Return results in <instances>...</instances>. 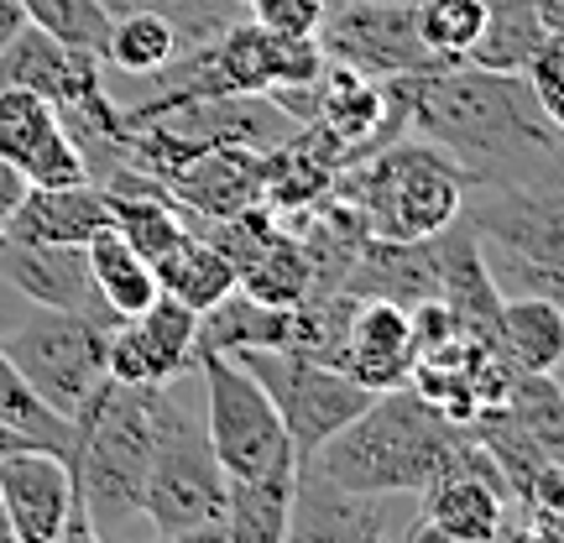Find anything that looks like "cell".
I'll use <instances>...</instances> for the list:
<instances>
[{
  "instance_id": "obj_1",
  "label": "cell",
  "mask_w": 564,
  "mask_h": 543,
  "mask_svg": "<svg viewBox=\"0 0 564 543\" xmlns=\"http://www.w3.org/2000/svg\"><path fill=\"white\" fill-rule=\"evenodd\" d=\"M387 141L413 131L440 146L465 183H512L564 162V131L549 126L523 74H491L476 63H434L382 79Z\"/></svg>"
},
{
  "instance_id": "obj_2",
  "label": "cell",
  "mask_w": 564,
  "mask_h": 543,
  "mask_svg": "<svg viewBox=\"0 0 564 543\" xmlns=\"http://www.w3.org/2000/svg\"><path fill=\"white\" fill-rule=\"evenodd\" d=\"M486 460L491 455H481L455 419L429 408L413 387H392L366 403L361 419L345 423L308 460V470L340 491H356V497H392V491H423L449 470L502 476V465Z\"/></svg>"
},
{
  "instance_id": "obj_3",
  "label": "cell",
  "mask_w": 564,
  "mask_h": 543,
  "mask_svg": "<svg viewBox=\"0 0 564 543\" xmlns=\"http://www.w3.org/2000/svg\"><path fill=\"white\" fill-rule=\"evenodd\" d=\"M167 413H173L167 387H137L105 377L95 403L74 419L68 465H74L79 497L100 533L141 518V491H147V476L158 460Z\"/></svg>"
},
{
  "instance_id": "obj_4",
  "label": "cell",
  "mask_w": 564,
  "mask_h": 543,
  "mask_svg": "<svg viewBox=\"0 0 564 543\" xmlns=\"http://www.w3.org/2000/svg\"><path fill=\"white\" fill-rule=\"evenodd\" d=\"M335 188L377 241H434L465 209V173L429 141L371 146L345 162Z\"/></svg>"
},
{
  "instance_id": "obj_5",
  "label": "cell",
  "mask_w": 564,
  "mask_h": 543,
  "mask_svg": "<svg viewBox=\"0 0 564 543\" xmlns=\"http://www.w3.org/2000/svg\"><path fill=\"white\" fill-rule=\"evenodd\" d=\"M460 215L491 246V278L507 272L518 293H564V162L512 183H465Z\"/></svg>"
},
{
  "instance_id": "obj_6",
  "label": "cell",
  "mask_w": 564,
  "mask_h": 543,
  "mask_svg": "<svg viewBox=\"0 0 564 543\" xmlns=\"http://www.w3.org/2000/svg\"><path fill=\"white\" fill-rule=\"evenodd\" d=\"M194 371L204 377V434L225 481H293L299 455L262 382L225 350H194Z\"/></svg>"
},
{
  "instance_id": "obj_7",
  "label": "cell",
  "mask_w": 564,
  "mask_h": 543,
  "mask_svg": "<svg viewBox=\"0 0 564 543\" xmlns=\"http://www.w3.org/2000/svg\"><path fill=\"white\" fill-rule=\"evenodd\" d=\"M0 350L11 356L21 382L68 423L95 403V392L110 377V329L63 308H42V303L11 319V329L0 335Z\"/></svg>"
},
{
  "instance_id": "obj_8",
  "label": "cell",
  "mask_w": 564,
  "mask_h": 543,
  "mask_svg": "<svg viewBox=\"0 0 564 543\" xmlns=\"http://www.w3.org/2000/svg\"><path fill=\"white\" fill-rule=\"evenodd\" d=\"M236 361L262 382V392L278 408L282 428L293 439V455L299 465H308L324 444L340 434L350 419H361L366 403L377 392H366L361 382H350L340 366L314 361V356H299V350H278V345H262V350H241Z\"/></svg>"
},
{
  "instance_id": "obj_9",
  "label": "cell",
  "mask_w": 564,
  "mask_h": 543,
  "mask_svg": "<svg viewBox=\"0 0 564 543\" xmlns=\"http://www.w3.org/2000/svg\"><path fill=\"white\" fill-rule=\"evenodd\" d=\"M225 502H230V481H225L220 460L209 449L204 419H188L178 403L167 413V428L158 439V460L141 491V518L162 533H183V528L220 523Z\"/></svg>"
},
{
  "instance_id": "obj_10",
  "label": "cell",
  "mask_w": 564,
  "mask_h": 543,
  "mask_svg": "<svg viewBox=\"0 0 564 543\" xmlns=\"http://www.w3.org/2000/svg\"><path fill=\"white\" fill-rule=\"evenodd\" d=\"M319 47L329 63H345L366 79H398L440 63L423 47L413 6L398 0H335L319 26Z\"/></svg>"
},
{
  "instance_id": "obj_11",
  "label": "cell",
  "mask_w": 564,
  "mask_h": 543,
  "mask_svg": "<svg viewBox=\"0 0 564 543\" xmlns=\"http://www.w3.org/2000/svg\"><path fill=\"white\" fill-rule=\"evenodd\" d=\"M194 345H199V314L158 293L141 314L110 329V377L137 387H167L194 366Z\"/></svg>"
},
{
  "instance_id": "obj_12",
  "label": "cell",
  "mask_w": 564,
  "mask_h": 543,
  "mask_svg": "<svg viewBox=\"0 0 564 543\" xmlns=\"http://www.w3.org/2000/svg\"><path fill=\"white\" fill-rule=\"evenodd\" d=\"M0 158L11 162L32 188H58V183L89 178L74 137L63 131L58 105L32 95V89H0Z\"/></svg>"
},
{
  "instance_id": "obj_13",
  "label": "cell",
  "mask_w": 564,
  "mask_h": 543,
  "mask_svg": "<svg viewBox=\"0 0 564 543\" xmlns=\"http://www.w3.org/2000/svg\"><path fill=\"white\" fill-rule=\"evenodd\" d=\"M0 282L17 287L26 303H42V308H63V314L95 319V324H105V329L121 324L110 314V303L100 298V287H95V272H89L84 246L6 241V251H0Z\"/></svg>"
},
{
  "instance_id": "obj_14",
  "label": "cell",
  "mask_w": 564,
  "mask_h": 543,
  "mask_svg": "<svg viewBox=\"0 0 564 543\" xmlns=\"http://www.w3.org/2000/svg\"><path fill=\"white\" fill-rule=\"evenodd\" d=\"M0 497H6V512H11L21 543H53L68 523L79 481H74V465L63 449L26 444V449L0 455Z\"/></svg>"
},
{
  "instance_id": "obj_15",
  "label": "cell",
  "mask_w": 564,
  "mask_h": 543,
  "mask_svg": "<svg viewBox=\"0 0 564 543\" xmlns=\"http://www.w3.org/2000/svg\"><path fill=\"white\" fill-rule=\"evenodd\" d=\"M0 89H32V95H42V100H53L58 110L84 105L105 89L100 53L63 47L58 37H47L42 26L26 21L17 37L0 47Z\"/></svg>"
},
{
  "instance_id": "obj_16",
  "label": "cell",
  "mask_w": 564,
  "mask_h": 543,
  "mask_svg": "<svg viewBox=\"0 0 564 543\" xmlns=\"http://www.w3.org/2000/svg\"><path fill=\"white\" fill-rule=\"evenodd\" d=\"M434 262H440V298L449 303V314L460 324L465 340L486 345V350H497V324H502V282L491 278V267H486V251L476 241V230L470 220H455L444 225L440 236H434Z\"/></svg>"
},
{
  "instance_id": "obj_17",
  "label": "cell",
  "mask_w": 564,
  "mask_h": 543,
  "mask_svg": "<svg viewBox=\"0 0 564 543\" xmlns=\"http://www.w3.org/2000/svg\"><path fill=\"white\" fill-rule=\"evenodd\" d=\"M335 366H340L350 382H361L366 392L408 387L413 366H419L408 308H398V303H387V298H356Z\"/></svg>"
},
{
  "instance_id": "obj_18",
  "label": "cell",
  "mask_w": 564,
  "mask_h": 543,
  "mask_svg": "<svg viewBox=\"0 0 564 543\" xmlns=\"http://www.w3.org/2000/svg\"><path fill=\"white\" fill-rule=\"evenodd\" d=\"M167 194L199 220H230L251 204H267V152H246V146L199 152L167 178Z\"/></svg>"
},
{
  "instance_id": "obj_19",
  "label": "cell",
  "mask_w": 564,
  "mask_h": 543,
  "mask_svg": "<svg viewBox=\"0 0 564 543\" xmlns=\"http://www.w3.org/2000/svg\"><path fill=\"white\" fill-rule=\"evenodd\" d=\"M340 293L350 298H387L398 308H419V303L440 298V262L429 241H377L366 236L356 257L345 267Z\"/></svg>"
},
{
  "instance_id": "obj_20",
  "label": "cell",
  "mask_w": 564,
  "mask_h": 543,
  "mask_svg": "<svg viewBox=\"0 0 564 543\" xmlns=\"http://www.w3.org/2000/svg\"><path fill=\"white\" fill-rule=\"evenodd\" d=\"M100 230H110V199L95 178H84L58 183V188H26L21 209L6 225V241L89 246Z\"/></svg>"
},
{
  "instance_id": "obj_21",
  "label": "cell",
  "mask_w": 564,
  "mask_h": 543,
  "mask_svg": "<svg viewBox=\"0 0 564 543\" xmlns=\"http://www.w3.org/2000/svg\"><path fill=\"white\" fill-rule=\"evenodd\" d=\"M387 512L377 497L340 491L308 465L293 476V502H288V543H361V533L382 528Z\"/></svg>"
},
{
  "instance_id": "obj_22",
  "label": "cell",
  "mask_w": 564,
  "mask_h": 543,
  "mask_svg": "<svg viewBox=\"0 0 564 543\" xmlns=\"http://www.w3.org/2000/svg\"><path fill=\"white\" fill-rule=\"evenodd\" d=\"M314 126L345 146V162L387 141V95L382 79H366L345 63H324L319 95H314ZM340 162V167H345Z\"/></svg>"
},
{
  "instance_id": "obj_23",
  "label": "cell",
  "mask_w": 564,
  "mask_h": 543,
  "mask_svg": "<svg viewBox=\"0 0 564 543\" xmlns=\"http://www.w3.org/2000/svg\"><path fill=\"white\" fill-rule=\"evenodd\" d=\"M497 350L518 377H554L564 366V303L554 293L502 298Z\"/></svg>"
},
{
  "instance_id": "obj_24",
  "label": "cell",
  "mask_w": 564,
  "mask_h": 543,
  "mask_svg": "<svg viewBox=\"0 0 564 543\" xmlns=\"http://www.w3.org/2000/svg\"><path fill=\"white\" fill-rule=\"evenodd\" d=\"M423 518L465 543H497L502 533V476L491 470H449L419 491Z\"/></svg>"
},
{
  "instance_id": "obj_25",
  "label": "cell",
  "mask_w": 564,
  "mask_h": 543,
  "mask_svg": "<svg viewBox=\"0 0 564 543\" xmlns=\"http://www.w3.org/2000/svg\"><path fill=\"white\" fill-rule=\"evenodd\" d=\"M152 272H158L162 293H167V298H178L183 308H194V314L215 308V303H220L225 293H236V282H241L236 262H230L215 241L194 236V230H183V241L173 246Z\"/></svg>"
},
{
  "instance_id": "obj_26",
  "label": "cell",
  "mask_w": 564,
  "mask_h": 543,
  "mask_svg": "<svg viewBox=\"0 0 564 543\" xmlns=\"http://www.w3.org/2000/svg\"><path fill=\"white\" fill-rule=\"evenodd\" d=\"M544 42L549 32L539 21V0H486L481 37H476L465 63L491 68V74H523Z\"/></svg>"
},
{
  "instance_id": "obj_27",
  "label": "cell",
  "mask_w": 564,
  "mask_h": 543,
  "mask_svg": "<svg viewBox=\"0 0 564 543\" xmlns=\"http://www.w3.org/2000/svg\"><path fill=\"white\" fill-rule=\"evenodd\" d=\"M84 257H89L95 287H100V298L110 303V314H116V319H131V314H141V308H147V303L162 293L152 262H147V257H141L131 241H121L116 230H100L95 241L84 246Z\"/></svg>"
},
{
  "instance_id": "obj_28",
  "label": "cell",
  "mask_w": 564,
  "mask_h": 543,
  "mask_svg": "<svg viewBox=\"0 0 564 543\" xmlns=\"http://www.w3.org/2000/svg\"><path fill=\"white\" fill-rule=\"evenodd\" d=\"M236 287H241L246 298L267 303V308H293V303H303L308 293H319L308 251H303V241L288 236V230H278V236L241 267V282H236Z\"/></svg>"
},
{
  "instance_id": "obj_29",
  "label": "cell",
  "mask_w": 564,
  "mask_h": 543,
  "mask_svg": "<svg viewBox=\"0 0 564 543\" xmlns=\"http://www.w3.org/2000/svg\"><path fill=\"white\" fill-rule=\"evenodd\" d=\"M183 53L178 26L158 11H126V17H110V37H105L100 63L121 68L126 79H147Z\"/></svg>"
},
{
  "instance_id": "obj_30",
  "label": "cell",
  "mask_w": 564,
  "mask_h": 543,
  "mask_svg": "<svg viewBox=\"0 0 564 543\" xmlns=\"http://www.w3.org/2000/svg\"><path fill=\"white\" fill-rule=\"evenodd\" d=\"M293 481H230L225 543H288Z\"/></svg>"
},
{
  "instance_id": "obj_31",
  "label": "cell",
  "mask_w": 564,
  "mask_h": 543,
  "mask_svg": "<svg viewBox=\"0 0 564 543\" xmlns=\"http://www.w3.org/2000/svg\"><path fill=\"white\" fill-rule=\"evenodd\" d=\"M413 17H419V37L434 58L465 63L481 37L486 0H413Z\"/></svg>"
},
{
  "instance_id": "obj_32",
  "label": "cell",
  "mask_w": 564,
  "mask_h": 543,
  "mask_svg": "<svg viewBox=\"0 0 564 543\" xmlns=\"http://www.w3.org/2000/svg\"><path fill=\"white\" fill-rule=\"evenodd\" d=\"M110 17H126V11H158L178 26V42L183 53L188 47H204V42H215L230 26V21L246 17L241 0H100Z\"/></svg>"
},
{
  "instance_id": "obj_33",
  "label": "cell",
  "mask_w": 564,
  "mask_h": 543,
  "mask_svg": "<svg viewBox=\"0 0 564 543\" xmlns=\"http://www.w3.org/2000/svg\"><path fill=\"white\" fill-rule=\"evenodd\" d=\"M0 423H11L17 434H26V439H37V444H53L63 455L74 449V423L58 419L32 387L21 382V371L11 366L6 350H0Z\"/></svg>"
},
{
  "instance_id": "obj_34",
  "label": "cell",
  "mask_w": 564,
  "mask_h": 543,
  "mask_svg": "<svg viewBox=\"0 0 564 543\" xmlns=\"http://www.w3.org/2000/svg\"><path fill=\"white\" fill-rule=\"evenodd\" d=\"M21 17L42 26L47 37H58L63 47H84V53H105L110 37V11L100 0H17Z\"/></svg>"
},
{
  "instance_id": "obj_35",
  "label": "cell",
  "mask_w": 564,
  "mask_h": 543,
  "mask_svg": "<svg viewBox=\"0 0 564 543\" xmlns=\"http://www.w3.org/2000/svg\"><path fill=\"white\" fill-rule=\"evenodd\" d=\"M335 0H246V17L282 37H319Z\"/></svg>"
},
{
  "instance_id": "obj_36",
  "label": "cell",
  "mask_w": 564,
  "mask_h": 543,
  "mask_svg": "<svg viewBox=\"0 0 564 543\" xmlns=\"http://www.w3.org/2000/svg\"><path fill=\"white\" fill-rule=\"evenodd\" d=\"M528 89H533V100H539V110L549 116V126L554 131H564V42L549 37L539 53H533V63L523 68Z\"/></svg>"
},
{
  "instance_id": "obj_37",
  "label": "cell",
  "mask_w": 564,
  "mask_h": 543,
  "mask_svg": "<svg viewBox=\"0 0 564 543\" xmlns=\"http://www.w3.org/2000/svg\"><path fill=\"white\" fill-rule=\"evenodd\" d=\"M26 188H32V183H26V178L17 173V167H11V162L0 158V230H6V225H11V215L21 209Z\"/></svg>"
},
{
  "instance_id": "obj_38",
  "label": "cell",
  "mask_w": 564,
  "mask_h": 543,
  "mask_svg": "<svg viewBox=\"0 0 564 543\" xmlns=\"http://www.w3.org/2000/svg\"><path fill=\"white\" fill-rule=\"evenodd\" d=\"M53 543H105V533L95 528V518H89L84 497H74V507H68V523H63V533Z\"/></svg>"
},
{
  "instance_id": "obj_39",
  "label": "cell",
  "mask_w": 564,
  "mask_h": 543,
  "mask_svg": "<svg viewBox=\"0 0 564 543\" xmlns=\"http://www.w3.org/2000/svg\"><path fill=\"white\" fill-rule=\"evenodd\" d=\"M158 543H225V518L204 528H183V533H162Z\"/></svg>"
},
{
  "instance_id": "obj_40",
  "label": "cell",
  "mask_w": 564,
  "mask_h": 543,
  "mask_svg": "<svg viewBox=\"0 0 564 543\" xmlns=\"http://www.w3.org/2000/svg\"><path fill=\"white\" fill-rule=\"evenodd\" d=\"M539 21L554 42H564V0H539Z\"/></svg>"
},
{
  "instance_id": "obj_41",
  "label": "cell",
  "mask_w": 564,
  "mask_h": 543,
  "mask_svg": "<svg viewBox=\"0 0 564 543\" xmlns=\"http://www.w3.org/2000/svg\"><path fill=\"white\" fill-rule=\"evenodd\" d=\"M21 26H26V17H21V6H17V0H0V47H6L11 37H17Z\"/></svg>"
},
{
  "instance_id": "obj_42",
  "label": "cell",
  "mask_w": 564,
  "mask_h": 543,
  "mask_svg": "<svg viewBox=\"0 0 564 543\" xmlns=\"http://www.w3.org/2000/svg\"><path fill=\"white\" fill-rule=\"evenodd\" d=\"M413 543H465V539H455V533H444L440 523L419 518V528H413Z\"/></svg>"
},
{
  "instance_id": "obj_43",
  "label": "cell",
  "mask_w": 564,
  "mask_h": 543,
  "mask_svg": "<svg viewBox=\"0 0 564 543\" xmlns=\"http://www.w3.org/2000/svg\"><path fill=\"white\" fill-rule=\"evenodd\" d=\"M26 444H37V439H26V434H17L11 423H0V455H11V449H26ZM53 449V444H47Z\"/></svg>"
},
{
  "instance_id": "obj_44",
  "label": "cell",
  "mask_w": 564,
  "mask_h": 543,
  "mask_svg": "<svg viewBox=\"0 0 564 543\" xmlns=\"http://www.w3.org/2000/svg\"><path fill=\"white\" fill-rule=\"evenodd\" d=\"M0 543H21L17 539V523H11V512H6V497H0Z\"/></svg>"
},
{
  "instance_id": "obj_45",
  "label": "cell",
  "mask_w": 564,
  "mask_h": 543,
  "mask_svg": "<svg viewBox=\"0 0 564 543\" xmlns=\"http://www.w3.org/2000/svg\"><path fill=\"white\" fill-rule=\"evenodd\" d=\"M361 543H387V523H382V528H371V533H361Z\"/></svg>"
},
{
  "instance_id": "obj_46",
  "label": "cell",
  "mask_w": 564,
  "mask_h": 543,
  "mask_svg": "<svg viewBox=\"0 0 564 543\" xmlns=\"http://www.w3.org/2000/svg\"><path fill=\"white\" fill-rule=\"evenodd\" d=\"M0 251H6V230H0Z\"/></svg>"
},
{
  "instance_id": "obj_47",
  "label": "cell",
  "mask_w": 564,
  "mask_h": 543,
  "mask_svg": "<svg viewBox=\"0 0 564 543\" xmlns=\"http://www.w3.org/2000/svg\"><path fill=\"white\" fill-rule=\"evenodd\" d=\"M398 6H413V0H398Z\"/></svg>"
},
{
  "instance_id": "obj_48",
  "label": "cell",
  "mask_w": 564,
  "mask_h": 543,
  "mask_svg": "<svg viewBox=\"0 0 564 543\" xmlns=\"http://www.w3.org/2000/svg\"><path fill=\"white\" fill-rule=\"evenodd\" d=\"M241 6H246V0H241Z\"/></svg>"
}]
</instances>
